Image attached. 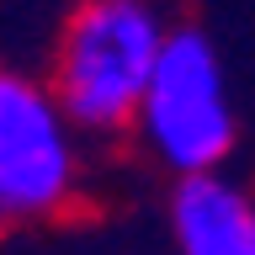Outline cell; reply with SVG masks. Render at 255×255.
Here are the masks:
<instances>
[{
    "label": "cell",
    "mask_w": 255,
    "mask_h": 255,
    "mask_svg": "<svg viewBox=\"0 0 255 255\" xmlns=\"http://www.w3.org/2000/svg\"><path fill=\"white\" fill-rule=\"evenodd\" d=\"M133 143L170 181L223 170L239 143V112L218 43L202 27H170L149 96L133 123Z\"/></svg>",
    "instance_id": "cell-2"
},
{
    "label": "cell",
    "mask_w": 255,
    "mask_h": 255,
    "mask_svg": "<svg viewBox=\"0 0 255 255\" xmlns=\"http://www.w3.org/2000/svg\"><path fill=\"white\" fill-rule=\"evenodd\" d=\"M170 21L154 0H75L48 48V91L91 143L133 138Z\"/></svg>",
    "instance_id": "cell-1"
},
{
    "label": "cell",
    "mask_w": 255,
    "mask_h": 255,
    "mask_svg": "<svg viewBox=\"0 0 255 255\" xmlns=\"http://www.w3.org/2000/svg\"><path fill=\"white\" fill-rule=\"evenodd\" d=\"M175 255H255V186L229 170L186 175L165 202Z\"/></svg>",
    "instance_id": "cell-4"
},
{
    "label": "cell",
    "mask_w": 255,
    "mask_h": 255,
    "mask_svg": "<svg viewBox=\"0 0 255 255\" xmlns=\"http://www.w3.org/2000/svg\"><path fill=\"white\" fill-rule=\"evenodd\" d=\"M43 75L0 80V213L5 223H59L85 202L91 154Z\"/></svg>",
    "instance_id": "cell-3"
}]
</instances>
